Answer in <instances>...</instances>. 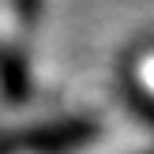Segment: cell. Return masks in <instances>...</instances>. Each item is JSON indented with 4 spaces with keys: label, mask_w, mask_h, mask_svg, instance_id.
Segmentation results:
<instances>
[{
    "label": "cell",
    "mask_w": 154,
    "mask_h": 154,
    "mask_svg": "<svg viewBox=\"0 0 154 154\" xmlns=\"http://www.w3.org/2000/svg\"><path fill=\"white\" fill-rule=\"evenodd\" d=\"M34 98V79H30V57L0 45V113L30 105Z\"/></svg>",
    "instance_id": "obj_3"
},
{
    "label": "cell",
    "mask_w": 154,
    "mask_h": 154,
    "mask_svg": "<svg viewBox=\"0 0 154 154\" xmlns=\"http://www.w3.org/2000/svg\"><path fill=\"white\" fill-rule=\"evenodd\" d=\"M42 19H45V0H0V45L30 57Z\"/></svg>",
    "instance_id": "obj_2"
},
{
    "label": "cell",
    "mask_w": 154,
    "mask_h": 154,
    "mask_svg": "<svg viewBox=\"0 0 154 154\" xmlns=\"http://www.w3.org/2000/svg\"><path fill=\"white\" fill-rule=\"evenodd\" d=\"M117 83L139 117L154 124V34L135 38L117 60Z\"/></svg>",
    "instance_id": "obj_1"
}]
</instances>
